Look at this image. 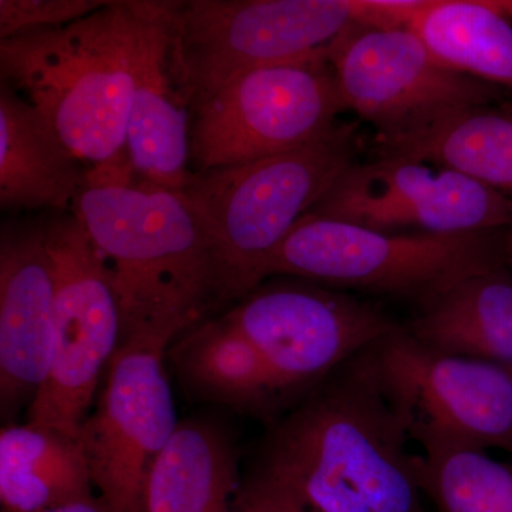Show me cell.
Masks as SVG:
<instances>
[{
  "mask_svg": "<svg viewBox=\"0 0 512 512\" xmlns=\"http://www.w3.org/2000/svg\"><path fill=\"white\" fill-rule=\"evenodd\" d=\"M79 439L36 424L0 433V503L5 512H39L93 494Z\"/></svg>",
  "mask_w": 512,
  "mask_h": 512,
  "instance_id": "cell-20",
  "label": "cell"
},
{
  "mask_svg": "<svg viewBox=\"0 0 512 512\" xmlns=\"http://www.w3.org/2000/svg\"><path fill=\"white\" fill-rule=\"evenodd\" d=\"M39 512H114L110 504L104 500L101 495H86L79 500L70 501V503L57 505V507L47 508Z\"/></svg>",
  "mask_w": 512,
  "mask_h": 512,
  "instance_id": "cell-26",
  "label": "cell"
},
{
  "mask_svg": "<svg viewBox=\"0 0 512 512\" xmlns=\"http://www.w3.org/2000/svg\"><path fill=\"white\" fill-rule=\"evenodd\" d=\"M505 255H507V265L512 271V227L508 228L507 239H505Z\"/></svg>",
  "mask_w": 512,
  "mask_h": 512,
  "instance_id": "cell-28",
  "label": "cell"
},
{
  "mask_svg": "<svg viewBox=\"0 0 512 512\" xmlns=\"http://www.w3.org/2000/svg\"><path fill=\"white\" fill-rule=\"evenodd\" d=\"M224 315L258 350L291 410L402 325L352 293L292 276L265 279Z\"/></svg>",
  "mask_w": 512,
  "mask_h": 512,
  "instance_id": "cell-10",
  "label": "cell"
},
{
  "mask_svg": "<svg viewBox=\"0 0 512 512\" xmlns=\"http://www.w3.org/2000/svg\"><path fill=\"white\" fill-rule=\"evenodd\" d=\"M107 3L100 0H0V39L70 25L104 8Z\"/></svg>",
  "mask_w": 512,
  "mask_h": 512,
  "instance_id": "cell-24",
  "label": "cell"
},
{
  "mask_svg": "<svg viewBox=\"0 0 512 512\" xmlns=\"http://www.w3.org/2000/svg\"><path fill=\"white\" fill-rule=\"evenodd\" d=\"M303 512H318V511L311 510V508H308V507H306V505H303Z\"/></svg>",
  "mask_w": 512,
  "mask_h": 512,
  "instance_id": "cell-29",
  "label": "cell"
},
{
  "mask_svg": "<svg viewBox=\"0 0 512 512\" xmlns=\"http://www.w3.org/2000/svg\"><path fill=\"white\" fill-rule=\"evenodd\" d=\"M511 100L458 114L416 140L373 156L429 161L467 175L512 201Z\"/></svg>",
  "mask_w": 512,
  "mask_h": 512,
  "instance_id": "cell-22",
  "label": "cell"
},
{
  "mask_svg": "<svg viewBox=\"0 0 512 512\" xmlns=\"http://www.w3.org/2000/svg\"><path fill=\"white\" fill-rule=\"evenodd\" d=\"M404 329L427 348L512 370V271L470 276L414 311Z\"/></svg>",
  "mask_w": 512,
  "mask_h": 512,
  "instance_id": "cell-19",
  "label": "cell"
},
{
  "mask_svg": "<svg viewBox=\"0 0 512 512\" xmlns=\"http://www.w3.org/2000/svg\"><path fill=\"white\" fill-rule=\"evenodd\" d=\"M373 356L384 394L421 450L512 454V370L427 348L403 323L377 340Z\"/></svg>",
  "mask_w": 512,
  "mask_h": 512,
  "instance_id": "cell-11",
  "label": "cell"
},
{
  "mask_svg": "<svg viewBox=\"0 0 512 512\" xmlns=\"http://www.w3.org/2000/svg\"><path fill=\"white\" fill-rule=\"evenodd\" d=\"M365 144L359 121H345L308 146L191 174L181 192L210 232L239 301L265 281L276 249Z\"/></svg>",
  "mask_w": 512,
  "mask_h": 512,
  "instance_id": "cell-5",
  "label": "cell"
},
{
  "mask_svg": "<svg viewBox=\"0 0 512 512\" xmlns=\"http://www.w3.org/2000/svg\"><path fill=\"white\" fill-rule=\"evenodd\" d=\"M42 220L55 279V340L26 423L79 439L123 340V316L109 268L73 212H46Z\"/></svg>",
  "mask_w": 512,
  "mask_h": 512,
  "instance_id": "cell-8",
  "label": "cell"
},
{
  "mask_svg": "<svg viewBox=\"0 0 512 512\" xmlns=\"http://www.w3.org/2000/svg\"><path fill=\"white\" fill-rule=\"evenodd\" d=\"M345 111L328 47L242 74L192 111L191 173L308 146Z\"/></svg>",
  "mask_w": 512,
  "mask_h": 512,
  "instance_id": "cell-9",
  "label": "cell"
},
{
  "mask_svg": "<svg viewBox=\"0 0 512 512\" xmlns=\"http://www.w3.org/2000/svg\"><path fill=\"white\" fill-rule=\"evenodd\" d=\"M510 104H511V109H512V100H511V103H510Z\"/></svg>",
  "mask_w": 512,
  "mask_h": 512,
  "instance_id": "cell-30",
  "label": "cell"
},
{
  "mask_svg": "<svg viewBox=\"0 0 512 512\" xmlns=\"http://www.w3.org/2000/svg\"><path fill=\"white\" fill-rule=\"evenodd\" d=\"M175 2H158L144 36L126 130L127 156L144 183L183 191L191 177V110L175 87L168 60Z\"/></svg>",
  "mask_w": 512,
  "mask_h": 512,
  "instance_id": "cell-15",
  "label": "cell"
},
{
  "mask_svg": "<svg viewBox=\"0 0 512 512\" xmlns=\"http://www.w3.org/2000/svg\"><path fill=\"white\" fill-rule=\"evenodd\" d=\"M414 474L437 512H512V466L487 450H424L414 454Z\"/></svg>",
  "mask_w": 512,
  "mask_h": 512,
  "instance_id": "cell-23",
  "label": "cell"
},
{
  "mask_svg": "<svg viewBox=\"0 0 512 512\" xmlns=\"http://www.w3.org/2000/svg\"><path fill=\"white\" fill-rule=\"evenodd\" d=\"M238 466L227 423L212 416L181 420L148 471L144 512H234Z\"/></svg>",
  "mask_w": 512,
  "mask_h": 512,
  "instance_id": "cell-18",
  "label": "cell"
},
{
  "mask_svg": "<svg viewBox=\"0 0 512 512\" xmlns=\"http://www.w3.org/2000/svg\"><path fill=\"white\" fill-rule=\"evenodd\" d=\"M167 348L123 342L79 433L90 477L114 512H144L148 471L177 430Z\"/></svg>",
  "mask_w": 512,
  "mask_h": 512,
  "instance_id": "cell-13",
  "label": "cell"
},
{
  "mask_svg": "<svg viewBox=\"0 0 512 512\" xmlns=\"http://www.w3.org/2000/svg\"><path fill=\"white\" fill-rule=\"evenodd\" d=\"M407 0H190L175 2L168 60L194 111L242 74L311 56L348 29L407 28Z\"/></svg>",
  "mask_w": 512,
  "mask_h": 512,
  "instance_id": "cell-4",
  "label": "cell"
},
{
  "mask_svg": "<svg viewBox=\"0 0 512 512\" xmlns=\"http://www.w3.org/2000/svg\"><path fill=\"white\" fill-rule=\"evenodd\" d=\"M72 212L109 268L123 316L121 343L168 349L185 330L239 301L210 232L183 192L144 181L84 187Z\"/></svg>",
  "mask_w": 512,
  "mask_h": 512,
  "instance_id": "cell-2",
  "label": "cell"
},
{
  "mask_svg": "<svg viewBox=\"0 0 512 512\" xmlns=\"http://www.w3.org/2000/svg\"><path fill=\"white\" fill-rule=\"evenodd\" d=\"M407 28L444 66L512 93V23L488 0H420Z\"/></svg>",
  "mask_w": 512,
  "mask_h": 512,
  "instance_id": "cell-21",
  "label": "cell"
},
{
  "mask_svg": "<svg viewBox=\"0 0 512 512\" xmlns=\"http://www.w3.org/2000/svg\"><path fill=\"white\" fill-rule=\"evenodd\" d=\"M55 279L43 220L5 221L0 234L2 417L32 406L52 365Z\"/></svg>",
  "mask_w": 512,
  "mask_h": 512,
  "instance_id": "cell-14",
  "label": "cell"
},
{
  "mask_svg": "<svg viewBox=\"0 0 512 512\" xmlns=\"http://www.w3.org/2000/svg\"><path fill=\"white\" fill-rule=\"evenodd\" d=\"M312 214L383 232L461 234L512 227V201L467 175L406 156L356 161Z\"/></svg>",
  "mask_w": 512,
  "mask_h": 512,
  "instance_id": "cell-12",
  "label": "cell"
},
{
  "mask_svg": "<svg viewBox=\"0 0 512 512\" xmlns=\"http://www.w3.org/2000/svg\"><path fill=\"white\" fill-rule=\"evenodd\" d=\"M158 0H116L60 28L0 40L2 84L87 167L126 153L128 111Z\"/></svg>",
  "mask_w": 512,
  "mask_h": 512,
  "instance_id": "cell-3",
  "label": "cell"
},
{
  "mask_svg": "<svg viewBox=\"0 0 512 512\" xmlns=\"http://www.w3.org/2000/svg\"><path fill=\"white\" fill-rule=\"evenodd\" d=\"M87 165L28 101L0 87L2 210L69 212L86 185Z\"/></svg>",
  "mask_w": 512,
  "mask_h": 512,
  "instance_id": "cell-17",
  "label": "cell"
},
{
  "mask_svg": "<svg viewBox=\"0 0 512 512\" xmlns=\"http://www.w3.org/2000/svg\"><path fill=\"white\" fill-rule=\"evenodd\" d=\"M375 345V343H373ZM373 345L269 424L255 473L318 512H427Z\"/></svg>",
  "mask_w": 512,
  "mask_h": 512,
  "instance_id": "cell-1",
  "label": "cell"
},
{
  "mask_svg": "<svg viewBox=\"0 0 512 512\" xmlns=\"http://www.w3.org/2000/svg\"><path fill=\"white\" fill-rule=\"evenodd\" d=\"M507 231L383 232L309 212L276 249L265 279L292 276L412 303L416 309L470 276L508 266Z\"/></svg>",
  "mask_w": 512,
  "mask_h": 512,
  "instance_id": "cell-6",
  "label": "cell"
},
{
  "mask_svg": "<svg viewBox=\"0 0 512 512\" xmlns=\"http://www.w3.org/2000/svg\"><path fill=\"white\" fill-rule=\"evenodd\" d=\"M234 512H303L301 501L271 478L251 471L241 481Z\"/></svg>",
  "mask_w": 512,
  "mask_h": 512,
  "instance_id": "cell-25",
  "label": "cell"
},
{
  "mask_svg": "<svg viewBox=\"0 0 512 512\" xmlns=\"http://www.w3.org/2000/svg\"><path fill=\"white\" fill-rule=\"evenodd\" d=\"M497 12L512 23V0H488Z\"/></svg>",
  "mask_w": 512,
  "mask_h": 512,
  "instance_id": "cell-27",
  "label": "cell"
},
{
  "mask_svg": "<svg viewBox=\"0 0 512 512\" xmlns=\"http://www.w3.org/2000/svg\"><path fill=\"white\" fill-rule=\"evenodd\" d=\"M167 356L185 393L197 402L268 426L291 410L258 350L224 313L185 330Z\"/></svg>",
  "mask_w": 512,
  "mask_h": 512,
  "instance_id": "cell-16",
  "label": "cell"
},
{
  "mask_svg": "<svg viewBox=\"0 0 512 512\" xmlns=\"http://www.w3.org/2000/svg\"><path fill=\"white\" fill-rule=\"evenodd\" d=\"M345 111L375 130L373 153L416 140L512 93L440 63L409 28L356 26L328 46Z\"/></svg>",
  "mask_w": 512,
  "mask_h": 512,
  "instance_id": "cell-7",
  "label": "cell"
}]
</instances>
